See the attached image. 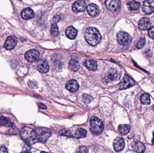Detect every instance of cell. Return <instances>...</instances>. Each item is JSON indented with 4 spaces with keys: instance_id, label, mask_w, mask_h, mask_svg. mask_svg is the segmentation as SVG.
Segmentation results:
<instances>
[{
    "instance_id": "obj_1",
    "label": "cell",
    "mask_w": 154,
    "mask_h": 153,
    "mask_svg": "<svg viewBox=\"0 0 154 153\" xmlns=\"http://www.w3.org/2000/svg\"><path fill=\"white\" fill-rule=\"evenodd\" d=\"M20 136L22 139L29 146L34 145L39 142L37 131L29 127H24L20 131Z\"/></svg>"
},
{
    "instance_id": "obj_2",
    "label": "cell",
    "mask_w": 154,
    "mask_h": 153,
    "mask_svg": "<svg viewBox=\"0 0 154 153\" xmlns=\"http://www.w3.org/2000/svg\"><path fill=\"white\" fill-rule=\"evenodd\" d=\"M84 37L86 41L92 46L98 44L101 39L99 31L93 27H90L86 29L84 33Z\"/></svg>"
},
{
    "instance_id": "obj_3",
    "label": "cell",
    "mask_w": 154,
    "mask_h": 153,
    "mask_svg": "<svg viewBox=\"0 0 154 153\" xmlns=\"http://www.w3.org/2000/svg\"><path fill=\"white\" fill-rule=\"evenodd\" d=\"M90 129L92 134L98 135L102 133L104 125L100 119L95 116L91 118L90 121Z\"/></svg>"
},
{
    "instance_id": "obj_4",
    "label": "cell",
    "mask_w": 154,
    "mask_h": 153,
    "mask_svg": "<svg viewBox=\"0 0 154 153\" xmlns=\"http://www.w3.org/2000/svg\"><path fill=\"white\" fill-rule=\"evenodd\" d=\"M118 43L123 46H127L130 44L132 41L130 36L125 32H120L117 34Z\"/></svg>"
},
{
    "instance_id": "obj_5",
    "label": "cell",
    "mask_w": 154,
    "mask_h": 153,
    "mask_svg": "<svg viewBox=\"0 0 154 153\" xmlns=\"http://www.w3.org/2000/svg\"><path fill=\"white\" fill-rule=\"evenodd\" d=\"M39 53L35 49H31L28 51L24 55L25 59L28 62H34L37 61L39 58Z\"/></svg>"
},
{
    "instance_id": "obj_6",
    "label": "cell",
    "mask_w": 154,
    "mask_h": 153,
    "mask_svg": "<svg viewBox=\"0 0 154 153\" xmlns=\"http://www.w3.org/2000/svg\"><path fill=\"white\" fill-rule=\"evenodd\" d=\"M105 5L108 10L115 12L120 7L121 2L118 0H107L105 2Z\"/></svg>"
},
{
    "instance_id": "obj_7",
    "label": "cell",
    "mask_w": 154,
    "mask_h": 153,
    "mask_svg": "<svg viewBox=\"0 0 154 153\" xmlns=\"http://www.w3.org/2000/svg\"><path fill=\"white\" fill-rule=\"evenodd\" d=\"M135 84L134 81L132 80L130 77L127 75L123 77V79L119 84V87L120 90H124L133 86Z\"/></svg>"
},
{
    "instance_id": "obj_8",
    "label": "cell",
    "mask_w": 154,
    "mask_h": 153,
    "mask_svg": "<svg viewBox=\"0 0 154 153\" xmlns=\"http://www.w3.org/2000/svg\"><path fill=\"white\" fill-rule=\"evenodd\" d=\"M38 134L39 142H45L51 136V132L47 129H40L38 132H37Z\"/></svg>"
},
{
    "instance_id": "obj_9",
    "label": "cell",
    "mask_w": 154,
    "mask_h": 153,
    "mask_svg": "<svg viewBox=\"0 0 154 153\" xmlns=\"http://www.w3.org/2000/svg\"><path fill=\"white\" fill-rule=\"evenodd\" d=\"M142 10L147 15H150L154 11V1L147 0L143 3Z\"/></svg>"
},
{
    "instance_id": "obj_10",
    "label": "cell",
    "mask_w": 154,
    "mask_h": 153,
    "mask_svg": "<svg viewBox=\"0 0 154 153\" xmlns=\"http://www.w3.org/2000/svg\"><path fill=\"white\" fill-rule=\"evenodd\" d=\"M121 77V72L115 68L111 69L108 73L107 79L110 81L119 80Z\"/></svg>"
},
{
    "instance_id": "obj_11",
    "label": "cell",
    "mask_w": 154,
    "mask_h": 153,
    "mask_svg": "<svg viewBox=\"0 0 154 153\" xmlns=\"http://www.w3.org/2000/svg\"><path fill=\"white\" fill-rule=\"evenodd\" d=\"M113 146L116 152L122 151L125 147V142L123 138L118 137L115 139L113 142Z\"/></svg>"
},
{
    "instance_id": "obj_12",
    "label": "cell",
    "mask_w": 154,
    "mask_h": 153,
    "mask_svg": "<svg viewBox=\"0 0 154 153\" xmlns=\"http://www.w3.org/2000/svg\"><path fill=\"white\" fill-rule=\"evenodd\" d=\"M18 42V39L15 36H9L5 41L4 47L6 49L10 50L14 48Z\"/></svg>"
},
{
    "instance_id": "obj_13",
    "label": "cell",
    "mask_w": 154,
    "mask_h": 153,
    "mask_svg": "<svg viewBox=\"0 0 154 153\" xmlns=\"http://www.w3.org/2000/svg\"><path fill=\"white\" fill-rule=\"evenodd\" d=\"M86 4L83 1H78L75 2L72 6V9L75 12L83 11L86 9Z\"/></svg>"
},
{
    "instance_id": "obj_14",
    "label": "cell",
    "mask_w": 154,
    "mask_h": 153,
    "mask_svg": "<svg viewBox=\"0 0 154 153\" xmlns=\"http://www.w3.org/2000/svg\"><path fill=\"white\" fill-rule=\"evenodd\" d=\"M37 69L40 72L45 73L48 71L49 69L48 64L45 59L40 60L37 64Z\"/></svg>"
},
{
    "instance_id": "obj_15",
    "label": "cell",
    "mask_w": 154,
    "mask_h": 153,
    "mask_svg": "<svg viewBox=\"0 0 154 153\" xmlns=\"http://www.w3.org/2000/svg\"><path fill=\"white\" fill-rule=\"evenodd\" d=\"M79 86L76 80H71L66 84V88L71 92H75L79 90Z\"/></svg>"
},
{
    "instance_id": "obj_16",
    "label": "cell",
    "mask_w": 154,
    "mask_h": 153,
    "mask_svg": "<svg viewBox=\"0 0 154 153\" xmlns=\"http://www.w3.org/2000/svg\"><path fill=\"white\" fill-rule=\"evenodd\" d=\"M131 147L133 150L138 153H143L145 152V146L139 141H134L132 143Z\"/></svg>"
},
{
    "instance_id": "obj_17",
    "label": "cell",
    "mask_w": 154,
    "mask_h": 153,
    "mask_svg": "<svg viewBox=\"0 0 154 153\" xmlns=\"http://www.w3.org/2000/svg\"><path fill=\"white\" fill-rule=\"evenodd\" d=\"M87 10L88 14L91 16H97L99 13V9L98 7L94 4H90L87 6Z\"/></svg>"
},
{
    "instance_id": "obj_18",
    "label": "cell",
    "mask_w": 154,
    "mask_h": 153,
    "mask_svg": "<svg viewBox=\"0 0 154 153\" xmlns=\"http://www.w3.org/2000/svg\"><path fill=\"white\" fill-rule=\"evenodd\" d=\"M138 27L142 30H146L149 29L151 27L150 20L147 18H142L139 21Z\"/></svg>"
},
{
    "instance_id": "obj_19",
    "label": "cell",
    "mask_w": 154,
    "mask_h": 153,
    "mask_svg": "<svg viewBox=\"0 0 154 153\" xmlns=\"http://www.w3.org/2000/svg\"><path fill=\"white\" fill-rule=\"evenodd\" d=\"M21 16L24 20H29L34 17V12L32 9L27 8L22 11Z\"/></svg>"
},
{
    "instance_id": "obj_20",
    "label": "cell",
    "mask_w": 154,
    "mask_h": 153,
    "mask_svg": "<svg viewBox=\"0 0 154 153\" xmlns=\"http://www.w3.org/2000/svg\"><path fill=\"white\" fill-rule=\"evenodd\" d=\"M77 34H78L77 30L73 26H69L68 27L65 31V34H66V36L71 40L75 39L76 37Z\"/></svg>"
},
{
    "instance_id": "obj_21",
    "label": "cell",
    "mask_w": 154,
    "mask_h": 153,
    "mask_svg": "<svg viewBox=\"0 0 154 153\" xmlns=\"http://www.w3.org/2000/svg\"><path fill=\"white\" fill-rule=\"evenodd\" d=\"M83 64L84 66L90 71H96L97 70L98 65L95 61L92 60H88L85 61Z\"/></svg>"
},
{
    "instance_id": "obj_22",
    "label": "cell",
    "mask_w": 154,
    "mask_h": 153,
    "mask_svg": "<svg viewBox=\"0 0 154 153\" xmlns=\"http://www.w3.org/2000/svg\"><path fill=\"white\" fill-rule=\"evenodd\" d=\"M69 69L73 71H77L79 69L80 64L77 60L75 59H72L69 61Z\"/></svg>"
},
{
    "instance_id": "obj_23",
    "label": "cell",
    "mask_w": 154,
    "mask_h": 153,
    "mask_svg": "<svg viewBox=\"0 0 154 153\" xmlns=\"http://www.w3.org/2000/svg\"><path fill=\"white\" fill-rule=\"evenodd\" d=\"M0 125L3 126L11 127L13 126V123L9 117L1 116L0 117Z\"/></svg>"
},
{
    "instance_id": "obj_24",
    "label": "cell",
    "mask_w": 154,
    "mask_h": 153,
    "mask_svg": "<svg viewBox=\"0 0 154 153\" xmlns=\"http://www.w3.org/2000/svg\"><path fill=\"white\" fill-rule=\"evenodd\" d=\"M130 128V126L128 124H120L118 127V131L121 135H125L129 133Z\"/></svg>"
},
{
    "instance_id": "obj_25",
    "label": "cell",
    "mask_w": 154,
    "mask_h": 153,
    "mask_svg": "<svg viewBox=\"0 0 154 153\" xmlns=\"http://www.w3.org/2000/svg\"><path fill=\"white\" fill-rule=\"evenodd\" d=\"M140 3L137 1H132L127 4V7L129 10H136L139 8Z\"/></svg>"
},
{
    "instance_id": "obj_26",
    "label": "cell",
    "mask_w": 154,
    "mask_h": 153,
    "mask_svg": "<svg viewBox=\"0 0 154 153\" xmlns=\"http://www.w3.org/2000/svg\"><path fill=\"white\" fill-rule=\"evenodd\" d=\"M87 131L83 129H79L75 133V137L77 138H83L87 136Z\"/></svg>"
},
{
    "instance_id": "obj_27",
    "label": "cell",
    "mask_w": 154,
    "mask_h": 153,
    "mask_svg": "<svg viewBox=\"0 0 154 153\" xmlns=\"http://www.w3.org/2000/svg\"><path fill=\"white\" fill-rule=\"evenodd\" d=\"M141 101L142 104L144 105H149L151 103L150 96L147 94H143L141 97Z\"/></svg>"
},
{
    "instance_id": "obj_28",
    "label": "cell",
    "mask_w": 154,
    "mask_h": 153,
    "mask_svg": "<svg viewBox=\"0 0 154 153\" xmlns=\"http://www.w3.org/2000/svg\"><path fill=\"white\" fill-rule=\"evenodd\" d=\"M59 134L60 136H65L68 137H73V134L71 131L67 129H63L59 131Z\"/></svg>"
},
{
    "instance_id": "obj_29",
    "label": "cell",
    "mask_w": 154,
    "mask_h": 153,
    "mask_svg": "<svg viewBox=\"0 0 154 153\" xmlns=\"http://www.w3.org/2000/svg\"><path fill=\"white\" fill-rule=\"evenodd\" d=\"M51 33L52 35L55 37H57L59 35L58 26L56 24H54L52 25L51 27Z\"/></svg>"
},
{
    "instance_id": "obj_30",
    "label": "cell",
    "mask_w": 154,
    "mask_h": 153,
    "mask_svg": "<svg viewBox=\"0 0 154 153\" xmlns=\"http://www.w3.org/2000/svg\"><path fill=\"white\" fill-rule=\"evenodd\" d=\"M145 43H146V40H145V38L142 37L139 40L136 46L137 48L140 49L144 46Z\"/></svg>"
},
{
    "instance_id": "obj_31",
    "label": "cell",
    "mask_w": 154,
    "mask_h": 153,
    "mask_svg": "<svg viewBox=\"0 0 154 153\" xmlns=\"http://www.w3.org/2000/svg\"><path fill=\"white\" fill-rule=\"evenodd\" d=\"M83 99L84 102L86 104H89L92 101L93 98L91 96L87 94H83Z\"/></svg>"
},
{
    "instance_id": "obj_32",
    "label": "cell",
    "mask_w": 154,
    "mask_h": 153,
    "mask_svg": "<svg viewBox=\"0 0 154 153\" xmlns=\"http://www.w3.org/2000/svg\"><path fill=\"white\" fill-rule=\"evenodd\" d=\"M76 153H89V151L85 146H80L77 149Z\"/></svg>"
},
{
    "instance_id": "obj_33",
    "label": "cell",
    "mask_w": 154,
    "mask_h": 153,
    "mask_svg": "<svg viewBox=\"0 0 154 153\" xmlns=\"http://www.w3.org/2000/svg\"><path fill=\"white\" fill-rule=\"evenodd\" d=\"M148 35L150 37L154 39V27H151L148 31Z\"/></svg>"
},
{
    "instance_id": "obj_34",
    "label": "cell",
    "mask_w": 154,
    "mask_h": 153,
    "mask_svg": "<svg viewBox=\"0 0 154 153\" xmlns=\"http://www.w3.org/2000/svg\"><path fill=\"white\" fill-rule=\"evenodd\" d=\"M0 153H8L7 150L4 146H0Z\"/></svg>"
},
{
    "instance_id": "obj_35",
    "label": "cell",
    "mask_w": 154,
    "mask_h": 153,
    "mask_svg": "<svg viewBox=\"0 0 154 153\" xmlns=\"http://www.w3.org/2000/svg\"><path fill=\"white\" fill-rule=\"evenodd\" d=\"M38 106L40 108H41L42 109H47V106H45L44 104H43V103H38Z\"/></svg>"
},
{
    "instance_id": "obj_36",
    "label": "cell",
    "mask_w": 154,
    "mask_h": 153,
    "mask_svg": "<svg viewBox=\"0 0 154 153\" xmlns=\"http://www.w3.org/2000/svg\"><path fill=\"white\" fill-rule=\"evenodd\" d=\"M152 144H153V145H154V131L153 132V139H152Z\"/></svg>"
},
{
    "instance_id": "obj_37",
    "label": "cell",
    "mask_w": 154,
    "mask_h": 153,
    "mask_svg": "<svg viewBox=\"0 0 154 153\" xmlns=\"http://www.w3.org/2000/svg\"><path fill=\"white\" fill-rule=\"evenodd\" d=\"M41 153H47V152H41Z\"/></svg>"
},
{
    "instance_id": "obj_38",
    "label": "cell",
    "mask_w": 154,
    "mask_h": 153,
    "mask_svg": "<svg viewBox=\"0 0 154 153\" xmlns=\"http://www.w3.org/2000/svg\"></svg>"
}]
</instances>
